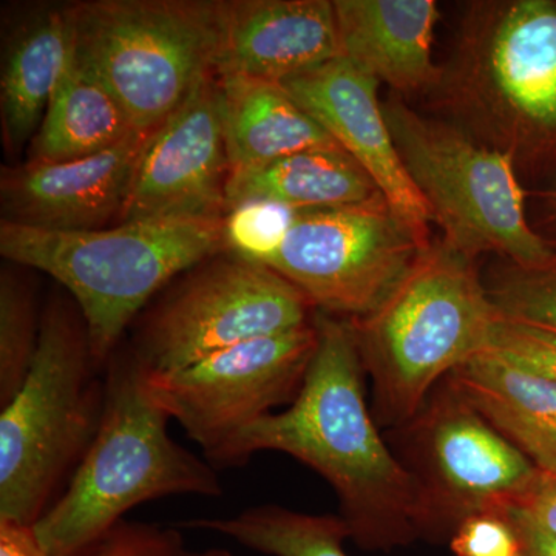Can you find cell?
Segmentation results:
<instances>
[{
  "label": "cell",
  "instance_id": "obj_35",
  "mask_svg": "<svg viewBox=\"0 0 556 556\" xmlns=\"http://www.w3.org/2000/svg\"><path fill=\"white\" fill-rule=\"evenodd\" d=\"M515 556H525V555H522V552H519V554L515 555Z\"/></svg>",
  "mask_w": 556,
  "mask_h": 556
},
{
  "label": "cell",
  "instance_id": "obj_1",
  "mask_svg": "<svg viewBox=\"0 0 556 556\" xmlns=\"http://www.w3.org/2000/svg\"><path fill=\"white\" fill-rule=\"evenodd\" d=\"M314 324L316 353L294 401L241 431L208 463L240 467L260 452L285 453L332 486L357 546H408L420 540L419 495L369 412L353 324L324 313Z\"/></svg>",
  "mask_w": 556,
  "mask_h": 556
},
{
  "label": "cell",
  "instance_id": "obj_33",
  "mask_svg": "<svg viewBox=\"0 0 556 556\" xmlns=\"http://www.w3.org/2000/svg\"><path fill=\"white\" fill-rule=\"evenodd\" d=\"M517 532L521 552L525 556H556V538L540 532L535 527L526 525L519 519L508 518Z\"/></svg>",
  "mask_w": 556,
  "mask_h": 556
},
{
  "label": "cell",
  "instance_id": "obj_2",
  "mask_svg": "<svg viewBox=\"0 0 556 556\" xmlns=\"http://www.w3.org/2000/svg\"><path fill=\"white\" fill-rule=\"evenodd\" d=\"M427 104L519 177L556 169V0H473Z\"/></svg>",
  "mask_w": 556,
  "mask_h": 556
},
{
  "label": "cell",
  "instance_id": "obj_13",
  "mask_svg": "<svg viewBox=\"0 0 556 556\" xmlns=\"http://www.w3.org/2000/svg\"><path fill=\"white\" fill-rule=\"evenodd\" d=\"M230 175L214 73L149 135L119 223L225 218Z\"/></svg>",
  "mask_w": 556,
  "mask_h": 556
},
{
  "label": "cell",
  "instance_id": "obj_16",
  "mask_svg": "<svg viewBox=\"0 0 556 556\" xmlns=\"http://www.w3.org/2000/svg\"><path fill=\"white\" fill-rule=\"evenodd\" d=\"M214 75L281 84L342 56L334 0H223Z\"/></svg>",
  "mask_w": 556,
  "mask_h": 556
},
{
  "label": "cell",
  "instance_id": "obj_26",
  "mask_svg": "<svg viewBox=\"0 0 556 556\" xmlns=\"http://www.w3.org/2000/svg\"><path fill=\"white\" fill-rule=\"evenodd\" d=\"M300 212L268 200L233 204L223 218L226 252L263 265L280 247Z\"/></svg>",
  "mask_w": 556,
  "mask_h": 556
},
{
  "label": "cell",
  "instance_id": "obj_3",
  "mask_svg": "<svg viewBox=\"0 0 556 556\" xmlns=\"http://www.w3.org/2000/svg\"><path fill=\"white\" fill-rule=\"evenodd\" d=\"M169 420L130 350H116L105 364L97 437L65 492L33 526L40 546L51 556H78L149 501L222 495L217 468L179 445Z\"/></svg>",
  "mask_w": 556,
  "mask_h": 556
},
{
  "label": "cell",
  "instance_id": "obj_15",
  "mask_svg": "<svg viewBox=\"0 0 556 556\" xmlns=\"http://www.w3.org/2000/svg\"><path fill=\"white\" fill-rule=\"evenodd\" d=\"M150 134H137L89 159L25 161L0 175L2 222L27 228L79 232L118 217Z\"/></svg>",
  "mask_w": 556,
  "mask_h": 556
},
{
  "label": "cell",
  "instance_id": "obj_21",
  "mask_svg": "<svg viewBox=\"0 0 556 556\" xmlns=\"http://www.w3.org/2000/svg\"><path fill=\"white\" fill-rule=\"evenodd\" d=\"M137 134L112 91L73 56L31 139L27 161L89 159Z\"/></svg>",
  "mask_w": 556,
  "mask_h": 556
},
{
  "label": "cell",
  "instance_id": "obj_19",
  "mask_svg": "<svg viewBox=\"0 0 556 556\" xmlns=\"http://www.w3.org/2000/svg\"><path fill=\"white\" fill-rule=\"evenodd\" d=\"M73 58L72 24L65 7H39L3 40L0 118L3 144L21 152L38 131Z\"/></svg>",
  "mask_w": 556,
  "mask_h": 556
},
{
  "label": "cell",
  "instance_id": "obj_27",
  "mask_svg": "<svg viewBox=\"0 0 556 556\" xmlns=\"http://www.w3.org/2000/svg\"><path fill=\"white\" fill-rule=\"evenodd\" d=\"M90 556H186L177 529L123 519L90 548Z\"/></svg>",
  "mask_w": 556,
  "mask_h": 556
},
{
  "label": "cell",
  "instance_id": "obj_17",
  "mask_svg": "<svg viewBox=\"0 0 556 556\" xmlns=\"http://www.w3.org/2000/svg\"><path fill=\"white\" fill-rule=\"evenodd\" d=\"M340 53L401 97L437 86L434 0H334Z\"/></svg>",
  "mask_w": 556,
  "mask_h": 556
},
{
  "label": "cell",
  "instance_id": "obj_18",
  "mask_svg": "<svg viewBox=\"0 0 556 556\" xmlns=\"http://www.w3.org/2000/svg\"><path fill=\"white\" fill-rule=\"evenodd\" d=\"M448 379L475 408L532 460L556 477V382L486 350Z\"/></svg>",
  "mask_w": 556,
  "mask_h": 556
},
{
  "label": "cell",
  "instance_id": "obj_25",
  "mask_svg": "<svg viewBox=\"0 0 556 556\" xmlns=\"http://www.w3.org/2000/svg\"><path fill=\"white\" fill-rule=\"evenodd\" d=\"M484 281L501 318L556 334V262L525 268L501 260Z\"/></svg>",
  "mask_w": 556,
  "mask_h": 556
},
{
  "label": "cell",
  "instance_id": "obj_20",
  "mask_svg": "<svg viewBox=\"0 0 556 556\" xmlns=\"http://www.w3.org/2000/svg\"><path fill=\"white\" fill-rule=\"evenodd\" d=\"M230 174L268 166L295 153L340 148L280 84L217 76Z\"/></svg>",
  "mask_w": 556,
  "mask_h": 556
},
{
  "label": "cell",
  "instance_id": "obj_5",
  "mask_svg": "<svg viewBox=\"0 0 556 556\" xmlns=\"http://www.w3.org/2000/svg\"><path fill=\"white\" fill-rule=\"evenodd\" d=\"M222 252L223 218L146 219L79 232L0 222L2 257L49 274L67 289L100 368L156 292Z\"/></svg>",
  "mask_w": 556,
  "mask_h": 556
},
{
  "label": "cell",
  "instance_id": "obj_29",
  "mask_svg": "<svg viewBox=\"0 0 556 556\" xmlns=\"http://www.w3.org/2000/svg\"><path fill=\"white\" fill-rule=\"evenodd\" d=\"M448 544L456 556H515L521 552L514 526L501 515L467 519Z\"/></svg>",
  "mask_w": 556,
  "mask_h": 556
},
{
  "label": "cell",
  "instance_id": "obj_12",
  "mask_svg": "<svg viewBox=\"0 0 556 556\" xmlns=\"http://www.w3.org/2000/svg\"><path fill=\"white\" fill-rule=\"evenodd\" d=\"M317 339L313 320L237 343L178 371L146 372L150 393L208 460L249 426L294 401Z\"/></svg>",
  "mask_w": 556,
  "mask_h": 556
},
{
  "label": "cell",
  "instance_id": "obj_32",
  "mask_svg": "<svg viewBox=\"0 0 556 556\" xmlns=\"http://www.w3.org/2000/svg\"><path fill=\"white\" fill-rule=\"evenodd\" d=\"M0 556H51L30 526L0 521Z\"/></svg>",
  "mask_w": 556,
  "mask_h": 556
},
{
  "label": "cell",
  "instance_id": "obj_9",
  "mask_svg": "<svg viewBox=\"0 0 556 556\" xmlns=\"http://www.w3.org/2000/svg\"><path fill=\"white\" fill-rule=\"evenodd\" d=\"M394 431V453L419 495L424 540L450 543L467 519L506 517L541 477L448 378Z\"/></svg>",
  "mask_w": 556,
  "mask_h": 556
},
{
  "label": "cell",
  "instance_id": "obj_34",
  "mask_svg": "<svg viewBox=\"0 0 556 556\" xmlns=\"http://www.w3.org/2000/svg\"><path fill=\"white\" fill-rule=\"evenodd\" d=\"M186 556H233L229 551L225 548H208V551L197 552V554H189Z\"/></svg>",
  "mask_w": 556,
  "mask_h": 556
},
{
  "label": "cell",
  "instance_id": "obj_30",
  "mask_svg": "<svg viewBox=\"0 0 556 556\" xmlns=\"http://www.w3.org/2000/svg\"><path fill=\"white\" fill-rule=\"evenodd\" d=\"M506 517L519 519L540 532L556 538V477L541 473L535 485L507 511Z\"/></svg>",
  "mask_w": 556,
  "mask_h": 556
},
{
  "label": "cell",
  "instance_id": "obj_11",
  "mask_svg": "<svg viewBox=\"0 0 556 556\" xmlns=\"http://www.w3.org/2000/svg\"><path fill=\"white\" fill-rule=\"evenodd\" d=\"M431 243L382 193L364 203L302 211L263 265L308 299L317 313L361 318L378 308Z\"/></svg>",
  "mask_w": 556,
  "mask_h": 556
},
{
  "label": "cell",
  "instance_id": "obj_28",
  "mask_svg": "<svg viewBox=\"0 0 556 556\" xmlns=\"http://www.w3.org/2000/svg\"><path fill=\"white\" fill-rule=\"evenodd\" d=\"M490 350L556 382V334L500 317Z\"/></svg>",
  "mask_w": 556,
  "mask_h": 556
},
{
  "label": "cell",
  "instance_id": "obj_6",
  "mask_svg": "<svg viewBox=\"0 0 556 556\" xmlns=\"http://www.w3.org/2000/svg\"><path fill=\"white\" fill-rule=\"evenodd\" d=\"M76 303L53 298L24 386L0 413V521L35 526L100 428L104 380Z\"/></svg>",
  "mask_w": 556,
  "mask_h": 556
},
{
  "label": "cell",
  "instance_id": "obj_24",
  "mask_svg": "<svg viewBox=\"0 0 556 556\" xmlns=\"http://www.w3.org/2000/svg\"><path fill=\"white\" fill-rule=\"evenodd\" d=\"M35 292L13 269L0 273V408L16 396L39 346Z\"/></svg>",
  "mask_w": 556,
  "mask_h": 556
},
{
  "label": "cell",
  "instance_id": "obj_31",
  "mask_svg": "<svg viewBox=\"0 0 556 556\" xmlns=\"http://www.w3.org/2000/svg\"><path fill=\"white\" fill-rule=\"evenodd\" d=\"M543 179V186L532 192L527 190V197H532L533 203L529 219L538 236L556 255V169Z\"/></svg>",
  "mask_w": 556,
  "mask_h": 556
},
{
  "label": "cell",
  "instance_id": "obj_23",
  "mask_svg": "<svg viewBox=\"0 0 556 556\" xmlns=\"http://www.w3.org/2000/svg\"><path fill=\"white\" fill-rule=\"evenodd\" d=\"M193 529L219 533L269 556H348L350 532L336 515H313L263 504L229 518L195 519Z\"/></svg>",
  "mask_w": 556,
  "mask_h": 556
},
{
  "label": "cell",
  "instance_id": "obj_22",
  "mask_svg": "<svg viewBox=\"0 0 556 556\" xmlns=\"http://www.w3.org/2000/svg\"><path fill=\"white\" fill-rule=\"evenodd\" d=\"M378 193L376 182L345 150L313 149L258 169L230 174L226 211L248 200L316 211L364 203Z\"/></svg>",
  "mask_w": 556,
  "mask_h": 556
},
{
  "label": "cell",
  "instance_id": "obj_8",
  "mask_svg": "<svg viewBox=\"0 0 556 556\" xmlns=\"http://www.w3.org/2000/svg\"><path fill=\"white\" fill-rule=\"evenodd\" d=\"M73 56L139 134H152L214 73L217 2L91 0L67 5Z\"/></svg>",
  "mask_w": 556,
  "mask_h": 556
},
{
  "label": "cell",
  "instance_id": "obj_14",
  "mask_svg": "<svg viewBox=\"0 0 556 556\" xmlns=\"http://www.w3.org/2000/svg\"><path fill=\"white\" fill-rule=\"evenodd\" d=\"M280 86L361 164L402 218L430 233L433 212L402 163L375 76L339 56Z\"/></svg>",
  "mask_w": 556,
  "mask_h": 556
},
{
  "label": "cell",
  "instance_id": "obj_4",
  "mask_svg": "<svg viewBox=\"0 0 556 556\" xmlns=\"http://www.w3.org/2000/svg\"><path fill=\"white\" fill-rule=\"evenodd\" d=\"M477 262L431 240L378 308L351 320L380 426H405L442 380L490 350L500 314Z\"/></svg>",
  "mask_w": 556,
  "mask_h": 556
},
{
  "label": "cell",
  "instance_id": "obj_7",
  "mask_svg": "<svg viewBox=\"0 0 556 556\" xmlns=\"http://www.w3.org/2000/svg\"><path fill=\"white\" fill-rule=\"evenodd\" d=\"M382 108L402 163L442 239L475 260L493 254L525 268L556 262L530 225L527 189L514 161L447 121L428 118L401 94L390 91Z\"/></svg>",
  "mask_w": 556,
  "mask_h": 556
},
{
  "label": "cell",
  "instance_id": "obj_10",
  "mask_svg": "<svg viewBox=\"0 0 556 556\" xmlns=\"http://www.w3.org/2000/svg\"><path fill=\"white\" fill-rule=\"evenodd\" d=\"M316 314L276 270L228 254L182 274L129 350L148 375H167L237 343L305 327Z\"/></svg>",
  "mask_w": 556,
  "mask_h": 556
}]
</instances>
